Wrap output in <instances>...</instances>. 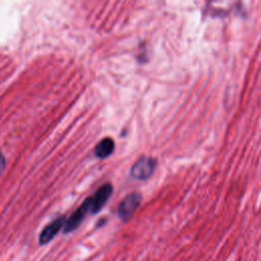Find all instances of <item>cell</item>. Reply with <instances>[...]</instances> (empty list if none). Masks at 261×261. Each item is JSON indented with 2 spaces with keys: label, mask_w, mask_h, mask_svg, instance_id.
I'll return each instance as SVG.
<instances>
[{
  "label": "cell",
  "mask_w": 261,
  "mask_h": 261,
  "mask_svg": "<svg viewBox=\"0 0 261 261\" xmlns=\"http://www.w3.org/2000/svg\"><path fill=\"white\" fill-rule=\"evenodd\" d=\"M156 165L157 161L155 158L149 156H141L130 167L129 174L133 178L146 180L153 174Z\"/></svg>",
  "instance_id": "1"
},
{
  "label": "cell",
  "mask_w": 261,
  "mask_h": 261,
  "mask_svg": "<svg viewBox=\"0 0 261 261\" xmlns=\"http://www.w3.org/2000/svg\"><path fill=\"white\" fill-rule=\"evenodd\" d=\"M142 201L140 193L128 194L119 204L117 208V215L122 222H127L133 217L136 210L139 208Z\"/></svg>",
  "instance_id": "2"
},
{
  "label": "cell",
  "mask_w": 261,
  "mask_h": 261,
  "mask_svg": "<svg viewBox=\"0 0 261 261\" xmlns=\"http://www.w3.org/2000/svg\"><path fill=\"white\" fill-rule=\"evenodd\" d=\"M88 212H91V197L87 198L81 204V206L69 216V218L66 219L63 227V232L69 233L75 230L82 224Z\"/></svg>",
  "instance_id": "3"
},
{
  "label": "cell",
  "mask_w": 261,
  "mask_h": 261,
  "mask_svg": "<svg viewBox=\"0 0 261 261\" xmlns=\"http://www.w3.org/2000/svg\"><path fill=\"white\" fill-rule=\"evenodd\" d=\"M113 187L110 182H105L102 185L95 194L91 197V213L97 214L105 206L110 196L112 195Z\"/></svg>",
  "instance_id": "4"
},
{
  "label": "cell",
  "mask_w": 261,
  "mask_h": 261,
  "mask_svg": "<svg viewBox=\"0 0 261 261\" xmlns=\"http://www.w3.org/2000/svg\"><path fill=\"white\" fill-rule=\"evenodd\" d=\"M65 221H66L65 216L61 215V216H58L57 218H55L49 224H47L40 232L39 244L46 245V244L50 243L57 236V233L61 230V228L64 227Z\"/></svg>",
  "instance_id": "5"
},
{
  "label": "cell",
  "mask_w": 261,
  "mask_h": 261,
  "mask_svg": "<svg viewBox=\"0 0 261 261\" xmlns=\"http://www.w3.org/2000/svg\"><path fill=\"white\" fill-rule=\"evenodd\" d=\"M115 149V143L111 138H104L102 139L94 149L95 157L99 159H105L109 157Z\"/></svg>",
  "instance_id": "6"
},
{
  "label": "cell",
  "mask_w": 261,
  "mask_h": 261,
  "mask_svg": "<svg viewBox=\"0 0 261 261\" xmlns=\"http://www.w3.org/2000/svg\"><path fill=\"white\" fill-rule=\"evenodd\" d=\"M4 168H5V157L0 152V176L3 173V171H4Z\"/></svg>",
  "instance_id": "7"
}]
</instances>
